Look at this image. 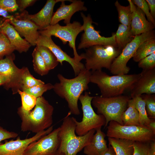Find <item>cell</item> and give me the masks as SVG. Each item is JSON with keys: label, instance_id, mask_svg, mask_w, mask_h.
<instances>
[{"label": "cell", "instance_id": "obj_1", "mask_svg": "<svg viewBox=\"0 0 155 155\" xmlns=\"http://www.w3.org/2000/svg\"><path fill=\"white\" fill-rule=\"evenodd\" d=\"M91 74V71L85 68L72 79L66 78L60 73L57 75L60 82L53 85V89L58 96L66 101L71 114L78 115L80 113L78 101L83 91L88 89Z\"/></svg>", "mask_w": 155, "mask_h": 155}, {"label": "cell", "instance_id": "obj_2", "mask_svg": "<svg viewBox=\"0 0 155 155\" xmlns=\"http://www.w3.org/2000/svg\"><path fill=\"white\" fill-rule=\"evenodd\" d=\"M53 106L42 96L37 98L32 111H26L20 107L18 113L22 121L21 131L36 133L49 128L53 123Z\"/></svg>", "mask_w": 155, "mask_h": 155}, {"label": "cell", "instance_id": "obj_3", "mask_svg": "<svg viewBox=\"0 0 155 155\" xmlns=\"http://www.w3.org/2000/svg\"><path fill=\"white\" fill-rule=\"evenodd\" d=\"M91 71L90 82L97 84L101 96L104 97L122 95L126 89H130L141 75L140 73L110 76L102 70Z\"/></svg>", "mask_w": 155, "mask_h": 155}, {"label": "cell", "instance_id": "obj_4", "mask_svg": "<svg viewBox=\"0 0 155 155\" xmlns=\"http://www.w3.org/2000/svg\"><path fill=\"white\" fill-rule=\"evenodd\" d=\"M69 112L64 118L59 131L60 144L58 152L65 155H76L91 142L96 130L92 129L86 134H75V124Z\"/></svg>", "mask_w": 155, "mask_h": 155}, {"label": "cell", "instance_id": "obj_5", "mask_svg": "<svg viewBox=\"0 0 155 155\" xmlns=\"http://www.w3.org/2000/svg\"><path fill=\"white\" fill-rule=\"evenodd\" d=\"M130 98L128 96L122 95L109 97L96 96L93 97L92 103L97 109V113L104 117L105 128L112 121L123 125L121 117L128 107Z\"/></svg>", "mask_w": 155, "mask_h": 155}, {"label": "cell", "instance_id": "obj_6", "mask_svg": "<svg viewBox=\"0 0 155 155\" xmlns=\"http://www.w3.org/2000/svg\"><path fill=\"white\" fill-rule=\"evenodd\" d=\"M121 51L113 45H96L87 48L80 55L85 60L87 70L94 71L104 68L109 70L113 61Z\"/></svg>", "mask_w": 155, "mask_h": 155}, {"label": "cell", "instance_id": "obj_7", "mask_svg": "<svg viewBox=\"0 0 155 155\" xmlns=\"http://www.w3.org/2000/svg\"><path fill=\"white\" fill-rule=\"evenodd\" d=\"M109 123L106 135L108 137L142 142L155 140V132L146 126L122 125L113 121Z\"/></svg>", "mask_w": 155, "mask_h": 155}, {"label": "cell", "instance_id": "obj_8", "mask_svg": "<svg viewBox=\"0 0 155 155\" xmlns=\"http://www.w3.org/2000/svg\"><path fill=\"white\" fill-rule=\"evenodd\" d=\"M93 96H90L88 92H85L84 94H81L79 100L82 104L83 117L80 122L77 121L73 117L75 124V132L79 136L84 135L92 130H95L104 126L106 123L104 116L96 114L91 105Z\"/></svg>", "mask_w": 155, "mask_h": 155}, {"label": "cell", "instance_id": "obj_9", "mask_svg": "<svg viewBox=\"0 0 155 155\" xmlns=\"http://www.w3.org/2000/svg\"><path fill=\"white\" fill-rule=\"evenodd\" d=\"M83 31V28L80 22L74 21L65 26H62L58 23L50 25L45 29L39 30L40 34L48 36H54L59 38L65 44L67 42L69 45L73 50V58L80 62L82 58L78 53L75 46V40L78 34Z\"/></svg>", "mask_w": 155, "mask_h": 155}, {"label": "cell", "instance_id": "obj_10", "mask_svg": "<svg viewBox=\"0 0 155 155\" xmlns=\"http://www.w3.org/2000/svg\"><path fill=\"white\" fill-rule=\"evenodd\" d=\"M154 38L155 32L154 30L135 36L114 60L109 70L111 73L114 75L127 74L130 69L127 63L133 57L138 46L143 42Z\"/></svg>", "mask_w": 155, "mask_h": 155}, {"label": "cell", "instance_id": "obj_11", "mask_svg": "<svg viewBox=\"0 0 155 155\" xmlns=\"http://www.w3.org/2000/svg\"><path fill=\"white\" fill-rule=\"evenodd\" d=\"M81 15L83 21L82 26L84 32L82 35L78 49L88 48L96 45H111L117 47L115 33H113L109 37L101 36L100 32L95 30L92 25L94 22L91 16L88 14L86 16L82 12L81 13Z\"/></svg>", "mask_w": 155, "mask_h": 155}, {"label": "cell", "instance_id": "obj_12", "mask_svg": "<svg viewBox=\"0 0 155 155\" xmlns=\"http://www.w3.org/2000/svg\"><path fill=\"white\" fill-rule=\"evenodd\" d=\"M60 127L34 141L27 147L23 155H55L60 144Z\"/></svg>", "mask_w": 155, "mask_h": 155}, {"label": "cell", "instance_id": "obj_13", "mask_svg": "<svg viewBox=\"0 0 155 155\" xmlns=\"http://www.w3.org/2000/svg\"><path fill=\"white\" fill-rule=\"evenodd\" d=\"M29 15L25 10L16 13L13 15L9 22L21 37H24L31 46H35L40 34L37 26L30 19Z\"/></svg>", "mask_w": 155, "mask_h": 155}, {"label": "cell", "instance_id": "obj_14", "mask_svg": "<svg viewBox=\"0 0 155 155\" xmlns=\"http://www.w3.org/2000/svg\"><path fill=\"white\" fill-rule=\"evenodd\" d=\"M36 46H43L48 48L55 56L61 65H63V61L68 62L72 66L75 76L78 75L81 70L85 68L82 63L77 62L73 58H71L63 51L59 46L53 41L51 36L40 34Z\"/></svg>", "mask_w": 155, "mask_h": 155}, {"label": "cell", "instance_id": "obj_15", "mask_svg": "<svg viewBox=\"0 0 155 155\" xmlns=\"http://www.w3.org/2000/svg\"><path fill=\"white\" fill-rule=\"evenodd\" d=\"M52 125L47 129L36 133L29 138L21 140L18 137L15 140H11L0 144V155H23L28 145L53 130Z\"/></svg>", "mask_w": 155, "mask_h": 155}, {"label": "cell", "instance_id": "obj_16", "mask_svg": "<svg viewBox=\"0 0 155 155\" xmlns=\"http://www.w3.org/2000/svg\"><path fill=\"white\" fill-rule=\"evenodd\" d=\"M61 3L60 7L53 14L51 25L58 23L63 20L66 25L69 24L72 16L76 12L87 10V8L84 6V2L81 0H63Z\"/></svg>", "mask_w": 155, "mask_h": 155}, {"label": "cell", "instance_id": "obj_17", "mask_svg": "<svg viewBox=\"0 0 155 155\" xmlns=\"http://www.w3.org/2000/svg\"><path fill=\"white\" fill-rule=\"evenodd\" d=\"M139 78L130 89L131 98L141 96L143 94L155 93V68L150 70H143Z\"/></svg>", "mask_w": 155, "mask_h": 155}, {"label": "cell", "instance_id": "obj_18", "mask_svg": "<svg viewBox=\"0 0 155 155\" xmlns=\"http://www.w3.org/2000/svg\"><path fill=\"white\" fill-rule=\"evenodd\" d=\"M10 19H3L0 22V33L7 38L15 50L19 53L26 52L31 45L25 39L22 38L9 22Z\"/></svg>", "mask_w": 155, "mask_h": 155}, {"label": "cell", "instance_id": "obj_19", "mask_svg": "<svg viewBox=\"0 0 155 155\" xmlns=\"http://www.w3.org/2000/svg\"><path fill=\"white\" fill-rule=\"evenodd\" d=\"M131 11L130 27L132 33L135 36L153 30L155 26L146 19L142 11L131 0H128Z\"/></svg>", "mask_w": 155, "mask_h": 155}, {"label": "cell", "instance_id": "obj_20", "mask_svg": "<svg viewBox=\"0 0 155 155\" xmlns=\"http://www.w3.org/2000/svg\"><path fill=\"white\" fill-rule=\"evenodd\" d=\"M63 0H48L39 12L34 14L29 15L30 19L36 25L38 30H44L50 25L55 5Z\"/></svg>", "mask_w": 155, "mask_h": 155}, {"label": "cell", "instance_id": "obj_21", "mask_svg": "<svg viewBox=\"0 0 155 155\" xmlns=\"http://www.w3.org/2000/svg\"><path fill=\"white\" fill-rule=\"evenodd\" d=\"M101 128L96 130L90 142L84 148V153L86 155H103L108 146L105 138L106 135Z\"/></svg>", "mask_w": 155, "mask_h": 155}, {"label": "cell", "instance_id": "obj_22", "mask_svg": "<svg viewBox=\"0 0 155 155\" xmlns=\"http://www.w3.org/2000/svg\"><path fill=\"white\" fill-rule=\"evenodd\" d=\"M44 84V83L41 80L34 78L30 73L28 68L24 67L21 69L17 80L11 88L13 94H16L18 90L22 91L25 88Z\"/></svg>", "mask_w": 155, "mask_h": 155}, {"label": "cell", "instance_id": "obj_23", "mask_svg": "<svg viewBox=\"0 0 155 155\" xmlns=\"http://www.w3.org/2000/svg\"><path fill=\"white\" fill-rule=\"evenodd\" d=\"M13 55H7L4 59H0V73L8 76L10 82L5 86L6 88H11L17 80L21 69L18 68L13 62Z\"/></svg>", "mask_w": 155, "mask_h": 155}, {"label": "cell", "instance_id": "obj_24", "mask_svg": "<svg viewBox=\"0 0 155 155\" xmlns=\"http://www.w3.org/2000/svg\"><path fill=\"white\" fill-rule=\"evenodd\" d=\"M108 145L112 146L116 155H133L134 142L123 139L108 137Z\"/></svg>", "mask_w": 155, "mask_h": 155}, {"label": "cell", "instance_id": "obj_25", "mask_svg": "<svg viewBox=\"0 0 155 155\" xmlns=\"http://www.w3.org/2000/svg\"><path fill=\"white\" fill-rule=\"evenodd\" d=\"M134 37L131 31L130 26L119 24L116 32L115 33L117 47L122 51Z\"/></svg>", "mask_w": 155, "mask_h": 155}, {"label": "cell", "instance_id": "obj_26", "mask_svg": "<svg viewBox=\"0 0 155 155\" xmlns=\"http://www.w3.org/2000/svg\"><path fill=\"white\" fill-rule=\"evenodd\" d=\"M154 52L155 38L148 40L141 43L137 49L132 58L134 61L139 62Z\"/></svg>", "mask_w": 155, "mask_h": 155}, {"label": "cell", "instance_id": "obj_27", "mask_svg": "<svg viewBox=\"0 0 155 155\" xmlns=\"http://www.w3.org/2000/svg\"><path fill=\"white\" fill-rule=\"evenodd\" d=\"M129 102L132 104L137 111L139 121L141 125L147 126L150 121L148 117L145 108V103L141 96L131 98Z\"/></svg>", "mask_w": 155, "mask_h": 155}, {"label": "cell", "instance_id": "obj_28", "mask_svg": "<svg viewBox=\"0 0 155 155\" xmlns=\"http://www.w3.org/2000/svg\"><path fill=\"white\" fill-rule=\"evenodd\" d=\"M121 119L123 125H140L139 121L138 113L133 105L129 102L127 108L122 115Z\"/></svg>", "mask_w": 155, "mask_h": 155}, {"label": "cell", "instance_id": "obj_29", "mask_svg": "<svg viewBox=\"0 0 155 155\" xmlns=\"http://www.w3.org/2000/svg\"><path fill=\"white\" fill-rule=\"evenodd\" d=\"M133 155H155V140L148 142H134Z\"/></svg>", "mask_w": 155, "mask_h": 155}, {"label": "cell", "instance_id": "obj_30", "mask_svg": "<svg viewBox=\"0 0 155 155\" xmlns=\"http://www.w3.org/2000/svg\"><path fill=\"white\" fill-rule=\"evenodd\" d=\"M32 55L33 68L35 71L42 76L47 75L49 70L36 46L34 49Z\"/></svg>", "mask_w": 155, "mask_h": 155}, {"label": "cell", "instance_id": "obj_31", "mask_svg": "<svg viewBox=\"0 0 155 155\" xmlns=\"http://www.w3.org/2000/svg\"><path fill=\"white\" fill-rule=\"evenodd\" d=\"M49 71L55 68L59 62L53 53L47 47L43 46H36Z\"/></svg>", "mask_w": 155, "mask_h": 155}, {"label": "cell", "instance_id": "obj_32", "mask_svg": "<svg viewBox=\"0 0 155 155\" xmlns=\"http://www.w3.org/2000/svg\"><path fill=\"white\" fill-rule=\"evenodd\" d=\"M115 5L118 12L119 20L121 24L130 26L132 12L129 5L127 6L122 5L117 0Z\"/></svg>", "mask_w": 155, "mask_h": 155}, {"label": "cell", "instance_id": "obj_33", "mask_svg": "<svg viewBox=\"0 0 155 155\" xmlns=\"http://www.w3.org/2000/svg\"><path fill=\"white\" fill-rule=\"evenodd\" d=\"M18 92L20 95L22 100L21 107L26 111H31L35 106L37 98L32 95L18 90Z\"/></svg>", "mask_w": 155, "mask_h": 155}, {"label": "cell", "instance_id": "obj_34", "mask_svg": "<svg viewBox=\"0 0 155 155\" xmlns=\"http://www.w3.org/2000/svg\"><path fill=\"white\" fill-rule=\"evenodd\" d=\"M145 103L146 113L150 119H155V95L146 94L141 96Z\"/></svg>", "mask_w": 155, "mask_h": 155}, {"label": "cell", "instance_id": "obj_35", "mask_svg": "<svg viewBox=\"0 0 155 155\" xmlns=\"http://www.w3.org/2000/svg\"><path fill=\"white\" fill-rule=\"evenodd\" d=\"M53 85L50 83H48L25 88L22 91L34 96L37 98L42 96L44 92L53 89Z\"/></svg>", "mask_w": 155, "mask_h": 155}, {"label": "cell", "instance_id": "obj_36", "mask_svg": "<svg viewBox=\"0 0 155 155\" xmlns=\"http://www.w3.org/2000/svg\"><path fill=\"white\" fill-rule=\"evenodd\" d=\"M15 50L7 37L0 33V58L5 55H11Z\"/></svg>", "mask_w": 155, "mask_h": 155}, {"label": "cell", "instance_id": "obj_37", "mask_svg": "<svg viewBox=\"0 0 155 155\" xmlns=\"http://www.w3.org/2000/svg\"><path fill=\"white\" fill-rule=\"evenodd\" d=\"M133 3L140 9L147 17V20L155 26V19L151 15L148 5L145 0H132Z\"/></svg>", "mask_w": 155, "mask_h": 155}, {"label": "cell", "instance_id": "obj_38", "mask_svg": "<svg viewBox=\"0 0 155 155\" xmlns=\"http://www.w3.org/2000/svg\"><path fill=\"white\" fill-rule=\"evenodd\" d=\"M138 62V66L143 70L155 68V52L147 56Z\"/></svg>", "mask_w": 155, "mask_h": 155}, {"label": "cell", "instance_id": "obj_39", "mask_svg": "<svg viewBox=\"0 0 155 155\" xmlns=\"http://www.w3.org/2000/svg\"><path fill=\"white\" fill-rule=\"evenodd\" d=\"M0 7L8 12H13L18 9L16 0H0Z\"/></svg>", "mask_w": 155, "mask_h": 155}, {"label": "cell", "instance_id": "obj_40", "mask_svg": "<svg viewBox=\"0 0 155 155\" xmlns=\"http://www.w3.org/2000/svg\"><path fill=\"white\" fill-rule=\"evenodd\" d=\"M18 134L16 133L9 131L0 126V144L1 142L4 140L11 138H13L18 136Z\"/></svg>", "mask_w": 155, "mask_h": 155}, {"label": "cell", "instance_id": "obj_41", "mask_svg": "<svg viewBox=\"0 0 155 155\" xmlns=\"http://www.w3.org/2000/svg\"><path fill=\"white\" fill-rule=\"evenodd\" d=\"M19 11L22 12L27 7L32 5L36 1L35 0H20L18 1Z\"/></svg>", "mask_w": 155, "mask_h": 155}, {"label": "cell", "instance_id": "obj_42", "mask_svg": "<svg viewBox=\"0 0 155 155\" xmlns=\"http://www.w3.org/2000/svg\"><path fill=\"white\" fill-rule=\"evenodd\" d=\"M148 3L150 10V13L155 19V0H146Z\"/></svg>", "mask_w": 155, "mask_h": 155}, {"label": "cell", "instance_id": "obj_43", "mask_svg": "<svg viewBox=\"0 0 155 155\" xmlns=\"http://www.w3.org/2000/svg\"><path fill=\"white\" fill-rule=\"evenodd\" d=\"M10 81L8 76L0 73V86L4 85L5 86L9 84Z\"/></svg>", "mask_w": 155, "mask_h": 155}, {"label": "cell", "instance_id": "obj_44", "mask_svg": "<svg viewBox=\"0 0 155 155\" xmlns=\"http://www.w3.org/2000/svg\"><path fill=\"white\" fill-rule=\"evenodd\" d=\"M13 15H11L9 12L0 7V17L5 19H10Z\"/></svg>", "mask_w": 155, "mask_h": 155}, {"label": "cell", "instance_id": "obj_45", "mask_svg": "<svg viewBox=\"0 0 155 155\" xmlns=\"http://www.w3.org/2000/svg\"><path fill=\"white\" fill-rule=\"evenodd\" d=\"M103 155H116V154L112 146L108 145L107 150Z\"/></svg>", "mask_w": 155, "mask_h": 155}, {"label": "cell", "instance_id": "obj_46", "mask_svg": "<svg viewBox=\"0 0 155 155\" xmlns=\"http://www.w3.org/2000/svg\"><path fill=\"white\" fill-rule=\"evenodd\" d=\"M150 121L147 125V127L152 130L154 132H155V119H150Z\"/></svg>", "mask_w": 155, "mask_h": 155}, {"label": "cell", "instance_id": "obj_47", "mask_svg": "<svg viewBox=\"0 0 155 155\" xmlns=\"http://www.w3.org/2000/svg\"><path fill=\"white\" fill-rule=\"evenodd\" d=\"M55 155H65L64 154L62 153L58 152Z\"/></svg>", "mask_w": 155, "mask_h": 155}, {"label": "cell", "instance_id": "obj_48", "mask_svg": "<svg viewBox=\"0 0 155 155\" xmlns=\"http://www.w3.org/2000/svg\"><path fill=\"white\" fill-rule=\"evenodd\" d=\"M4 18H1V17H0V22Z\"/></svg>", "mask_w": 155, "mask_h": 155}]
</instances>
